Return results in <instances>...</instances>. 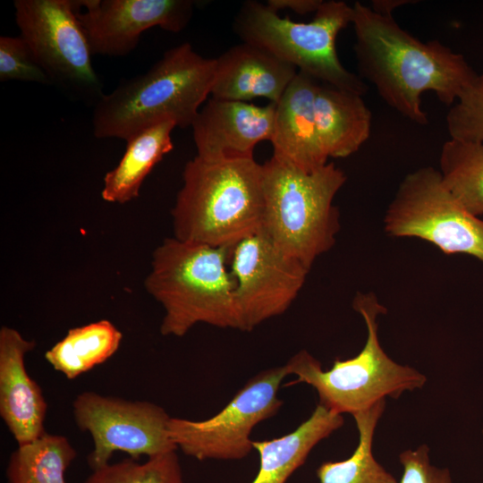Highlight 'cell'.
<instances>
[{
    "label": "cell",
    "instance_id": "6da1fadb",
    "mask_svg": "<svg viewBox=\"0 0 483 483\" xmlns=\"http://www.w3.org/2000/svg\"><path fill=\"white\" fill-rule=\"evenodd\" d=\"M352 24L360 78L371 82L381 98L405 118L428 123L421 96L432 91L453 106L478 74L465 57L437 39L422 42L404 30L392 14L355 2Z\"/></svg>",
    "mask_w": 483,
    "mask_h": 483
},
{
    "label": "cell",
    "instance_id": "7a4b0ae2",
    "mask_svg": "<svg viewBox=\"0 0 483 483\" xmlns=\"http://www.w3.org/2000/svg\"><path fill=\"white\" fill-rule=\"evenodd\" d=\"M216 64V58L203 57L190 43L170 48L146 72L98 99L92 115L94 136L127 140L165 121L191 127L210 96Z\"/></svg>",
    "mask_w": 483,
    "mask_h": 483
},
{
    "label": "cell",
    "instance_id": "3957f363",
    "mask_svg": "<svg viewBox=\"0 0 483 483\" xmlns=\"http://www.w3.org/2000/svg\"><path fill=\"white\" fill-rule=\"evenodd\" d=\"M171 214L174 237L231 249L261 229L262 165L254 157L188 161Z\"/></svg>",
    "mask_w": 483,
    "mask_h": 483
},
{
    "label": "cell",
    "instance_id": "277c9868",
    "mask_svg": "<svg viewBox=\"0 0 483 483\" xmlns=\"http://www.w3.org/2000/svg\"><path fill=\"white\" fill-rule=\"evenodd\" d=\"M230 249L167 238L157 246L144 286L164 308L163 335L183 336L196 324L239 329Z\"/></svg>",
    "mask_w": 483,
    "mask_h": 483
},
{
    "label": "cell",
    "instance_id": "5b68a950",
    "mask_svg": "<svg viewBox=\"0 0 483 483\" xmlns=\"http://www.w3.org/2000/svg\"><path fill=\"white\" fill-rule=\"evenodd\" d=\"M345 182L334 163L306 172L272 157L262 165L260 231L310 269L335 243L340 222L334 199Z\"/></svg>",
    "mask_w": 483,
    "mask_h": 483
},
{
    "label": "cell",
    "instance_id": "8992f818",
    "mask_svg": "<svg viewBox=\"0 0 483 483\" xmlns=\"http://www.w3.org/2000/svg\"><path fill=\"white\" fill-rule=\"evenodd\" d=\"M352 307L364 319L367 340L356 356L336 359L330 369L302 350L286 363L293 383H306L318 393L319 404L338 414L365 411L386 397L399 398L406 391L423 387L426 376L393 360L378 339L377 318L386 313L375 293L357 292Z\"/></svg>",
    "mask_w": 483,
    "mask_h": 483
},
{
    "label": "cell",
    "instance_id": "52a82bcc",
    "mask_svg": "<svg viewBox=\"0 0 483 483\" xmlns=\"http://www.w3.org/2000/svg\"><path fill=\"white\" fill-rule=\"evenodd\" d=\"M352 5L323 1L309 22L282 17L266 4L246 1L238 11L233 30L242 39L267 49L321 83L363 96L366 83L341 63L336 52L338 33L352 24Z\"/></svg>",
    "mask_w": 483,
    "mask_h": 483
},
{
    "label": "cell",
    "instance_id": "ba28073f",
    "mask_svg": "<svg viewBox=\"0 0 483 483\" xmlns=\"http://www.w3.org/2000/svg\"><path fill=\"white\" fill-rule=\"evenodd\" d=\"M384 228L391 236L419 238L445 255L466 254L483 263V219L453 197L432 166L402 179L386 211Z\"/></svg>",
    "mask_w": 483,
    "mask_h": 483
},
{
    "label": "cell",
    "instance_id": "9c48e42d",
    "mask_svg": "<svg viewBox=\"0 0 483 483\" xmlns=\"http://www.w3.org/2000/svg\"><path fill=\"white\" fill-rule=\"evenodd\" d=\"M20 36L52 84L95 102L104 95L75 0H15Z\"/></svg>",
    "mask_w": 483,
    "mask_h": 483
},
{
    "label": "cell",
    "instance_id": "30bf717a",
    "mask_svg": "<svg viewBox=\"0 0 483 483\" xmlns=\"http://www.w3.org/2000/svg\"><path fill=\"white\" fill-rule=\"evenodd\" d=\"M290 375L288 366L259 372L250 379L225 408L205 420L172 418L171 440L186 455L199 461L240 460L253 448L250 434L259 422L276 414L283 402L278 390Z\"/></svg>",
    "mask_w": 483,
    "mask_h": 483
},
{
    "label": "cell",
    "instance_id": "8fae6325",
    "mask_svg": "<svg viewBox=\"0 0 483 483\" xmlns=\"http://www.w3.org/2000/svg\"><path fill=\"white\" fill-rule=\"evenodd\" d=\"M72 408L78 428L93 438L94 449L88 457L93 470L108 464L117 451L137 459L178 449L169 436L171 417L153 402L88 391L77 395Z\"/></svg>",
    "mask_w": 483,
    "mask_h": 483
},
{
    "label": "cell",
    "instance_id": "7c38bea8",
    "mask_svg": "<svg viewBox=\"0 0 483 483\" xmlns=\"http://www.w3.org/2000/svg\"><path fill=\"white\" fill-rule=\"evenodd\" d=\"M239 330L250 331L286 311L309 269L281 250L262 231L230 249Z\"/></svg>",
    "mask_w": 483,
    "mask_h": 483
},
{
    "label": "cell",
    "instance_id": "4fadbf2b",
    "mask_svg": "<svg viewBox=\"0 0 483 483\" xmlns=\"http://www.w3.org/2000/svg\"><path fill=\"white\" fill-rule=\"evenodd\" d=\"M93 55L124 56L153 27L178 33L190 22L191 0H75Z\"/></svg>",
    "mask_w": 483,
    "mask_h": 483
},
{
    "label": "cell",
    "instance_id": "5bb4252c",
    "mask_svg": "<svg viewBox=\"0 0 483 483\" xmlns=\"http://www.w3.org/2000/svg\"><path fill=\"white\" fill-rule=\"evenodd\" d=\"M275 103L211 97L191 124L196 157L206 161L250 158L258 143L271 140Z\"/></svg>",
    "mask_w": 483,
    "mask_h": 483
},
{
    "label": "cell",
    "instance_id": "9a60e30c",
    "mask_svg": "<svg viewBox=\"0 0 483 483\" xmlns=\"http://www.w3.org/2000/svg\"><path fill=\"white\" fill-rule=\"evenodd\" d=\"M35 344L14 328L0 329V415L18 445L46 433L47 404L25 368V356Z\"/></svg>",
    "mask_w": 483,
    "mask_h": 483
},
{
    "label": "cell",
    "instance_id": "2e32d148",
    "mask_svg": "<svg viewBox=\"0 0 483 483\" xmlns=\"http://www.w3.org/2000/svg\"><path fill=\"white\" fill-rule=\"evenodd\" d=\"M213 98L247 102L264 97L277 103L298 70L257 45L242 42L216 58Z\"/></svg>",
    "mask_w": 483,
    "mask_h": 483
},
{
    "label": "cell",
    "instance_id": "e0dca14e",
    "mask_svg": "<svg viewBox=\"0 0 483 483\" xmlns=\"http://www.w3.org/2000/svg\"><path fill=\"white\" fill-rule=\"evenodd\" d=\"M319 81L298 72L275 104L270 142L273 157L306 172L328 162L317 131L315 97Z\"/></svg>",
    "mask_w": 483,
    "mask_h": 483
},
{
    "label": "cell",
    "instance_id": "ac0fdd59",
    "mask_svg": "<svg viewBox=\"0 0 483 483\" xmlns=\"http://www.w3.org/2000/svg\"><path fill=\"white\" fill-rule=\"evenodd\" d=\"M315 118L325 155L346 157L369 139L372 115L362 96L319 82L315 97Z\"/></svg>",
    "mask_w": 483,
    "mask_h": 483
},
{
    "label": "cell",
    "instance_id": "d6986e66",
    "mask_svg": "<svg viewBox=\"0 0 483 483\" xmlns=\"http://www.w3.org/2000/svg\"><path fill=\"white\" fill-rule=\"evenodd\" d=\"M342 414L318 404L310 417L295 430L272 440L253 441L259 454V470L251 483H285L321 440L343 425Z\"/></svg>",
    "mask_w": 483,
    "mask_h": 483
},
{
    "label": "cell",
    "instance_id": "ffe728a7",
    "mask_svg": "<svg viewBox=\"0 0 483 483\" xmlns=\"http://www.w3.org/2000/svg\"><path fill=\"white\" fill-rule=\"evenodd\" d=\"M176 124L165 121L148 127L126 140L117 165L104 177L102 199L124 204L139 197L145 178L173 148L172 131Z\"/></svg>",
    "mask_w": 483,
    "mask_h": 483
},
{
    "label": "cell",
    "instance_id": "44dd1931",
    "mask_svg": "<svg viewBox=\"0 0 483 483\" xmlns=\"http://www.w3.org/2000/svg\"><path fill=\"white\" fill-rule=\"evenodd\" d=\"M122 339V332L112 322L101 319L71 328L46 352L45 358L66 378L74 379L111 358Z\"/></svg>",
    "mask_w": 483,
    "mask_h": 483
},
{
    "label": "cell",
    "instance_id": "7402d4cb",
    "mask_svg": "<svg viewBox=\"0 0 483 483\" xmlns=\"http://www.w3.org/2000/svg\"><path fill=\"white\" fill-rule=\"evenodd\" d=\"M385 408L386 400H382L352 415L359 432L358 445L343 461L321 463L317 470L320 483H398L373 454L374 434Z\"/></svg>",
    "mask_w": 483,
    "mask_h": 483
},
{
    "label": "cell",
    "instance_id": "603a6c76",
    "mask_svg": "<svg viewBox=\"0 0 483 483\" xmlns=\"http://www.w3.org/2000/svg\"><path fill=\"white\" fill-rule=\"evenodd\" d=\"M445 188L470 214L483 216V143L450 138L441 148Z\"/></svg>",
    "mask_w": 483,
    "mask_h": 483
},
{
    "label": "cell",
    "instance_id": "cb8c5ba5",
    "mask_svg": "<svg viewBox=\"0 0 483 483\" xmlns=\"http://www.w3.org/2000/svg\"><path fill=\"white\" fill-rule=\"evenodd\" d=\"M76 455L65 436L46 432L12 453L8 483H65L64 472Z\"/></svg>",
    "mask_w": 483,
    "mask_h": 483
},
{
    "label": "cell",
    "instance_id": "d4e9b609",
    "mask_svg": "<svg viewBox=\"0 0 483 483\" xmlns=\"http://www.w3.org/2000/svg\"><path fill=\"white\" fill-rule=\"evenodd\" d=\"M85 483H183L175 451L148 457L140 463L126 459L94 470Z\"/></svg>",
    "mask_w": 483,
    "mask_h": 483
},
{
    "label": "cell",
    "instance_id": "484cf974",
    "mask_svg": "<svg viewBox=\"0 0 483 483\" xmlns=\"http://www.w3.org/2000/svg\"><path fill=\"white\" fill-rule=\"evenodd\" d=\"M450 138L483 143V73L467 84L446 114Z\"/></svg>",
    "mask_w": 483,
    "mask_h": 483
},
{
    "label": "cell",
    "instance_id": "4316f807",
    "mask_svg": "<svg viewBox=\"0 0 483 483\" xmlns=\"http://www.w3.org/2000/svg\"><path fill=\"white\" fill-rule=\"evenodd\" d=\"M9 80L52 84L21 36L0 37V81Z\"/></svg>",
    "mask_w": 483,
    "mask_h": 483
},
{
    "label": "cell",
    "instance_id": "83f0119b",
    "mask_svg": "<svg viewBox=\"0 0 483 483\" xmlns=\"http://www.w3.org/2000/svg\"><path fill=\"white\" fill-rule=\"evenodd\" d=\"M399 461L403 469L399 483H452L448 469H439L430 463L427 445L403 451Z\"/></svg>",
    "mask_w": 483,
    "mask_h": 483
},
{
    "label": "cell",
    "instance_id": "f1b7e54d",
    "mask_svg": "<svg viewBox=\"0 0 483 483\" xmlns=\"http://www.w3.org/2000/svg\"><path fill=\"white\" fill-rule=\"evenodd\" d=\"M322 2V0H268L266 4L277 13L288 9L298 14H307L315 13Z\"/></svg>",
    "mask_w": 483,
    "mask_h": 483
},
{
    "label": "cell",
    "instance_id": "f546056e",
    "mask_svg": "<svg viewBox=\"0 0 483 483\" xmlns=\"http://www.w3.org/2000/svg\"><path fill=\"white\" fill-rule=\"evenodd\" d=\"M409 1H402V0H377V1H372V7L374 11L384 13V14H392V12L396 7L406 4Z\"/></svg>",
    "mask_w": 483,
    "mask_h": 483
},
{
    "label": "cell",
    "instance_id": "4dcf8cb0",
    "mask_svg": "<svg viewBox=\"0 0 483 483\" xmlns=\"http://www.w3.org/2000/svg\"><path fill=\"white\" fill-rule=\"evenodd\" d=\"M482 434H483V431H482Z\"/></svg>",
    "mask_w": 483,
    "mask_h": 483
}]
</instances>
